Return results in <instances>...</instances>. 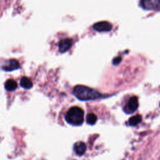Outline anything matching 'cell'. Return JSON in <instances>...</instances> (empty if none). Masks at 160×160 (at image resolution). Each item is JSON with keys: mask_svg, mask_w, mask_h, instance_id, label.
I'll list each match as a JSON object with an SVG mask.
<instances>
[{"mask_svg": "<svg viewBox=\"0 0 160 160\" xmlns=\"http://www.w3.org/2000/svg\"><path fill=\"white\" fill-rule=\"evenodd\" d=\"M74 95L80 100L89 101L98 99L101 96L97 91L83 85H77L73 88Z\"/></svg>", "mask_w": 160, "mask_h": 160, "instance_id": "cell-1", "label": "cell"}, {"mask_svg": "<svg viewBox=\"0 0 160 160\" xmlns=\"http://www.w3.org/2000/svg\"><path fill=\"white\" fill-rule=\"evenodd\" d=\"M65 119L67 123L73 126L81 125L84 121V111L78 106H73L67 111Z\"/></svg>", "mask_w": 160, "mask_h": 160, "instance_id": "cell-2", "label": "cell"}, {"mask_svg": "<svg viewBox=\"0 0 160 160\" xmlns=\"http://www.w3.org/2000/svg\"><path fill=\"white\" fill-rule=\"evenodd\" d=\"M141 6L146 10H160V0H141Z\"/></svg>", "mask_w": 160, "mask_h": 160, "instance_id": "cell-3", "label": "cell"}, {"mask_svg": "<svg viewBox=\"0 0 160 160\" xmlns=\"http://www.w3.org/2000/svg\"><path fill=\"white\" fill-rule=\"evenodd\" d=\"M93 28L98 32H108L112 29L113 26L110 22L102 21L94 24L93 25Z\"/></svg>", "mask_w": 160, "mask_h": 160, "instance_id": "cell-4", "label": "cell"}, {"mask_svg": "<svg viewBox=\"0 0 160 160\" xmlns=\"http://www.w3.org/2000/svg\"><path fill=\"white\" fill-rule=\"evenodd\" d=\"M72 44H73V40L70 38H64L60 40L58 43L59 51L61 53H63L68 51Z\"/></svg>", "mask_w": 160, "mask_h": 160, "instance_id": "cell-5", "label": "cell"}, {"mask_svg": "<svg viewBox=\"0 0 160 160\" xmlns=\"http://www.w3.org/2000/svg\"><path fill=\"white\" fill-rule=\"evenodd\" d=\"M19 64L18 61L16 60H9L4 62V65L2 66L3 70L6 71H11L14 70L19 68Z\"/></svg>", "mask_w": 160, "mask_h": 160, "instance_id": "cell-6", "label": "cell"}, {"mask_svg": "<svg viewBox=\"0 0 160 160\" xmlns=\"http://www.w3.org/2000/svg\"><path fill=\"white\" fill-rule=\"evenodd\" d=\"M138 100L136 96H132L130 99H129L128 103H127V110L129 111V112L133 113L138 108Z\"/></svg>", "mask_w": 160, "mask_h": 160, "instance_id": "cell-7", "label": "cell"}, {"mask_svg": "<svg viewBox=\"0 0 160 160\" xmlns=\"http://www.w3.org/2000/svg\"><path fill=\"white\" fill-rule=\"evenodd\" d=\"M74 151L76 154L79 156H81L83 154L86 149V144L82 141H78L74 144Z\"/></svg>", "mask_w": 160, "mask_h": 160, "instance_id": "cell-8", "label": "cell"}, {"mask_svg": "<svg viewBox=\"0 0 160 160\" xmlns=\"http://www.w3.org/2000/svg\"><path fill=\"white\" fill-rule=\"evenodd\" d=\"M17 87H18L17 83L14 80L9 79L6 82H5L4 88H5V89H6L8 91H14L17 88Z\"/></svg>", "mask_w": 160, "mask_h": 160, "instance_id": "cell-9", "label": "cell"}, {"mask_svg": "<svg viewBox=\"0 0 160 160\" xmlns=\"http://www.w3.org/2000/svg\"><path fill=\"white\" fill-rule=\"evenodd\" d=\"M20 85L22 88L24 89L29 90L31 89L33 87V83L30 79H29L28 77L23 76L21 79L20 81Z\"/></svg>", "mask_w": 160, "mask_h": 160, "instance_id": "cell-10", "label": "cell"}, {"mask_svg": "<svg viewBox=\"0 0 160 160\" xmlns=\"http://www.w3.org/2000/svg\"><path fill=\"white\" fill-rule=\"evenodd\" d=\"M98 120L97 116L93 113H88L86 116V122L90 125H93Z\"/></svg>", "mask_w": 160, "mask_h": 160, "instance_id": "cell-11", "label": "cell"}, {"mask_svg": "<svg viewBox=\"0 0 160 160\" xmlns=\"http://www.w3.org/2000/svg\"><path fill=\"white\" fill-rule=\"evenodd\" d=\"M141 116L139 115L132 116L129 120V125L130 126H136L140 123L141 121Z\"/></svg>", "mask_w": 160, "mask_h": 160, "instance_id": "cell-12", "label": "cell"}]
</instances>
